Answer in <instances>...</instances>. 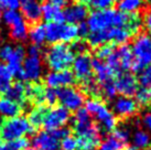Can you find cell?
<instances>
[{
    "label": "cell",
    "instance_id": "d6a6232c",
    "mask_svg": "<svg viewBox=\"0 0 151 150\" xmlns=\"http://www.w3.org/2000/svg\"><path fill=\"white\" fill-rule=\"evenodd\" d=\"M115 1L119 0H81V4H83L84 6H91L96 10H103L110 8Z\"/></svg>",
    "mask_w": 151,
    "mask_h": 150
},
{
    "label": "cell",
    "instance_id": "836d02e7",
    "mask_svg": "<svg viewBox=\"0 0 151 150\" xmlns=\"http://www.w3.org/2000/svg\"><path fill=\"white\" fill-rule=\"evenodd\" d=\"M134 96H136V103H138L139 105L146 106L151 103V89L149 88H140L136 92Z\"/></svg>",
    "mask_w": 151,
    "mask_h": 150
},
{
    "label": "cell",
    "instance_id": "7402d4cb",
    "mask_svg": "<svg viewBox=\"0 0 151 150\" xmlns=\"http://www.w3.org/2000/svg\"><path fill=\"white\" fill-rule=\"evenodd\" d=\"M115 52H116V55L120 64L122 71L131 70V66L134 64V54H132L131 48L127 44H120Z\"/></svg>",
    "mask_w": 151,
    "mask_h": 150
},
{
    "label": "cell",
    "instance_id": "7bdbcfd3",
    "mask_svg": "<svg viewBox=\"0 0 151 150\" xmlns=\"http://www.w3.org/2000/svg\"><path fill=\"white\" fill-rule=\"evenodd\" d=\"M91 120V115L85 108H78L74 115V123H85Z\"/></svg>",
    "mask_w": 151,
    "mask_h": 150
},
{
    "label": "cell",
    "instance_id": "4fadbf2b",
    "mask_svg": "<svg viewBox=\"0 0 151 150\" xmlns=\"http://www.w3.org/2000/svg\"><path fill=\"white\" fill-rule=\"evenodd\" d=\"M22 16L30 23H38L42 18V4L39 0H21L20 4Z\"/></svg>",
    "mask_w": 151,
    "mask_h": 150
},
{
    "label": "cell",
    "instance_id": "3957f363",
    "mask_svg": "<svg viewBox=\"0 0 151 150\" xmlns=\"http://www.w3.org/2000/svg\"><path fill=\"white\" fill-rule=\"evenodd\" d=\"M34 128L30 125L28 118L23 116H16L2 121L0 126V138L6 141L23 138L25 135L31 133Z\"/></svg>",
    "mask_w": 151,
    "mask_h": 150
},
{
    "label": "cell",
    "instance_id": "5bb4252c",
    "mask_svg": "<svg viewBox=\"0 0 151 150\" xmlns=\"http://www.w3.org/2000/svg\"><path fill=\"white\" fill-rule=\"evenodd\" d=\"M115 87L117 93L122 94V96L130 97L134 96L138 91V82L132 74L125 73L118 75L117 79L115 82Z\"/></svg>",
    "mask_w": 151,
    "mask_h": 150
},
{
    "label": "cell",
    "instance_id": "1f68e13d",
    "mask_svg": "<svg viewBox=\"0 0 151 150\" xmlns=\"http://www.w3.org/2000/svg\"><path fill=\"white\" fill-rule=\"evenodd\" d=\"M124 145L125 144H122V141H119L117 138H115L111 135V136H109L107 137L104 140V141H101L99 144V150H124Z\"/></svg>",
    "mask_w": 151,
    "mask_h": 150
},
{
    "label": "cell",
    "instance_id": "ee69618b",
    "mask_svg": "<svg viewBox=\"0 0 151 150\" xmlns=\"http://www.w3.org/2000/svg\"><path fill=\"white\" fill-rule=\"evenodd\" d=\"M13 51V46L9 45V44H4V46H1L0 48V58L2 60V61H8L9 56L11 55Z\"/></svg>",
    "mask_w": 151,
    "mask_h": 150
},
{
    "label": "cell",
    "instance_id": "f35d334b",
    "mask_svg": "<svg viewBox=\"0 0 151 150\" xmlns=\"http://www.w3.org/2000/svg\"><path fill=\"white\" fill-rule=\"evenodd\" d=\"M63 150H75L77 149V142L76 139L72 136H67L64 139H62V142L60 144Z\"/></svg>",
    "mask_w": 151,
    "mask_h": 150
},
{
    "label": "cell",
    "instance_id": "8d00e7d4",
    "mask_svg": "<svg viewBox=\"0 0 151 150\" xmlns=\"http://www.w3.org/2000/svg\"><path fill=\"white\" fill-rule=\"evenodd\" d=\"M139 83L141 84V86L145 88L151 89V64L148 65L140 74L139 77Z\"/></svg>",
    "mask_w": 151,
    "mask_h": 150
},
{
    "label": "cell",
    "instance_id": "7c38bea8",
    "mask_svg": "<svg viewBox=\"0 0 151 150\" xmlns=\"http://www.w3.org/2000/svg\"><path fill=\"white\" fill-rule=\"evenodd\" d=\"M73 74L81 82H86L92 77V58L87 53L78 54L72 63Z\"/></svg>",
    "mask_w": 151,
    "mask_h": 150
},
{
    "label": "cell",
    "instance_id": "5b68a950",
    "mask_svg": "<svg viewBox=\"0 0 151 150\" xmlns=\"http://www.w3.org/2000/svg\"><path fill=\"white\" fill-rule=\"evenodd\" d=\"M45 27V41L49 43H71L78 38L77 27L70 23L49 22Z\"/></svg>",
    "mask_w": 151,
    "mask_h": 150
},
{
    "label": "cell",
    "instance_id": "f5cc1de1",
    "mask_svg": "<svg viewBox=\"0 0 151 150\" xmlns=\"http://www.w3.org/2000/svg\"><path fill=\"white\" fill-rule=\"evenodd\" d=\"M125 150H138V149H137L136 147H134V146H130V147H127Z\"/></svg>",
    "mask_w": 151,
    "mask_h": 150
},
{
    "label": "cell",
    "instance_id": "52a82bcc",
    "mask_svg": "<svg viewBox=\"0 0 151 150\" xmlns=\"http://www.w3.org/2000/svg\"><path fill=\"white\" fill-rule=\"evenodd\" d=\"M4 23L10 28V37L14 41H23L28 37V25L17 10H6L2 16Z\"/></svg>",
    "mask_w": 151,
    "mask_h": 150
},
{
    "label": "cell",
    "instance_id": "83f0119b",
    "mask_svg": "<svg viewBox=\"0 0 151 150\" xmlns=\"http://www.w3.org/2000/svg\"><path fill=\"white\" fill-rule=\"evenodd\" d=\"M143 0H119V11L125 13H134L142 7Z\"/></svg>",
    "mask_w": 151,
    "mask_h": 150
},
{
    "label": "cell",
    "instance_id": "8fae6325",
    "mask_svg": "<svg viewBox=\"0 0 151 150\" xmlns=\"http://www.w3.org/2000/svg\"><path fill=\"white\" fill-rule=\"evenodd\" d=\"M44 82L49 88L58 89V88L71 86L75 82V76L73 74V72L70 70L52 71L46 74Z\"/></svg>",
    "mask_w": 151,
    "mask_h": 150
},
{
    "label": "cell",
    "instance_id": "d4e9b609",
    "mask_svg": "<svg viewBox=\"0 0 151 150\" xmlns=\"http://www.w3.org/2000/svg\"><path fill=\"white\" fill-rule=\"evenodd\" d=\"M33 45L40 46L45 42V27L40 23H35L28 32Z\"/></svg>",
    "mask_w": 151,
    "mask_h": 150
},
{
    "label": "cell",
    "instance_id": "c3c4849f",
    "mask_svg": "<svg viewBox=\"0 0 151 150\" xmlns=\"http://www.w3.org/2000/svg\"><path fill=\"white\" fill-rule=\"evenodd\" d=\"M142 124L146 127V129L149 131V133H151V112H147L142 118Z\"/></svg>",
    "mask_w": 151,
    "mask_h": 150
},
{
    "label": "cell",
    "instance_id": "e575fe53",
    "mask_svg": "<svg viewBox=\"0 0 151 150\" xmlns=\"http://www.w3.org/2000/svg\"><path fill=\"white\" fill-rule=\"evenodd\" d=\"M114 51H115V46L113 44H110V43L103 44V45L98 46L96 52H95L96 58H98V60H106Z\"/></svg>",
    "mask_w": 151,
    "mask_h": 150
},
{
    "label": "cell",
    "instance_id": "2e32d148",
    "mask_svg": "<svg viewBox=\"0 0 151 150\" xmlns=\"http://www.w3.org/2000/svg\"><path fill=\"white\" fill-rule=\"evenodd\" d=\"M88 16V10L86 6L83 4H70L65 11H64V18L70 25H78L84 22V20Z\"/></svg>",
    "mask_w": 151,
    "mask_h": 150
},
{
    "label": "cell",
    "instance_id": "4dcf8cb0",
    "mask_svg": "<svg viewBox=\"0 0 151 150\" xmlns=\"http://www.w3.org/2000/svg\"><path fill=\"white\" fill-rule=\"evenodd\" d=\"M28 139L19 138L16 140H9L4 141V144H0V150H23L28 147Z\"/></svg>",
    "mask_w": 151,
    "mask_h": 150
},
{
    "label": "cell",
    "instance_id": "e0dca14e",
    "mask_svg": "<svg viewBox=\"0 0 151 150\" xmlns=\"http://www.w3.org/2000/svg\"><path fill=\"white\" fill-rule=\"evenodd\" d=\"M114 112L119 117L126 118L132 116L137 112V103L131 97L122 96L115 100L114 103Z\"/></svg>",
    "mask_w": 151,
    "mask_h": 150
},
{
    "label": "cell",
    "instance_id": "4316f807",
    "mask_svg": "<svg viewBox=\"0 0 151 150\" xmlns=\"http://www.w3.org/2000/svg\"><path fill=\"white\" fill-rule=\"evenodd\" d=\"M13 75L6 64H0V94H4L12 84Z\"/></svg>",
    "mask_w": 151,
    "mask_h": 150
},
{
    "label": "cell",
    "instance_id": "9c48e42d",
    "mask_svg": "<svg viewBox=\"0 0 151 150\" xmlns=\"http://www.w3.org/2000/svg\"><path fill=\"white\" fill-rule=\"evenodd\" d=\"M58 100L67 110H77L85 103V96L75 87H62L56 89Z\"/></svg>",
    "mask_w": 151,
    "mask_h": 150
},
{
    "label": "cell",
    "instance_id": "484cf974",
    "mask_svg": "<svg viewBox=\"0 0 151 150\" xmlns=\"http://www.w3.org/2000/svg\"><path fill=\"white\" fill-rule=\"evenodd\" d=\"M46 110H47V108L44 105H38L35 108L32 109L31 112L29 114V118H28L30 125L33 128H38L39 126L42 125L43 118L45 116Z\"/></svg>",
    "mask_w": 151,
    "mask_h": 150
},
{
    "label": "cell",
    "instance_id": "60d3db41",
    "mask_svg": "<svg viewBox=\"0 0 151 150\" xmlns=\"http://www.w3.org/2000/svg\"><path fill=\"white\" fill-rule=\"evenodd\" d=\"M113 136L122 144H126L129 139V131L126 128H115L113 130Z\"/></svg>",
    "mask_w": 151,
    "mask_h": 150
},
{
    "label": "cell",
    "instance_id": "f546056e",
    "mask_svg": "<svg viewBox=\"0 0 151 150\" xmlns=\"http://www.w3.org/2000/svg\"><path fill=\"white\" fill-rule=\"evenodd\" d=\"M77 149L78 150H96L101 144V138L77 137Z\"/></svg>",
    "mask_w": 151,
    "mask_h": 150
},
{
    "label": "cell",
    "instance_id": "ab89813d",
    "mask_svg": "<svg viewBox=\"0 0 151 150\" xmlns=\"http://www.w3.org/2000/svg\"><path fill=\"white\" fill-rule=\"evenodd\" d=\"M21 0H0V8L6 10H17L20 8Z\"/></svg>",
    "mask_w": 151,
    "mask_h": 150
},
{
    "label": "cell",
    "instance_id": "603a6c76",
    "mask_svg": "<svg viewBox=\"0 0 151 150\" xmlns=\"http://www.w3.org/2000/svg\"><path fill=\"white\" fill-rule=\"evenodd\" d=\"M20 112H21V105L7 97L0 98V115L7 118H12L19 116Z\"/></svg>",
    "mask_w": 151,
    "mask_h": 150
},
{
    "label": "cell",
    "instance_id": "7dc6e473",
    "mask_svg": "<svg viewBox=\"0 0 151 150\" xmlns=\"http://www.w3.org/2000/svg\"><path fill=\"white\" fill-rule=\"evenodd\" d=\"M77 33H78V37L85 38L89 34V29L86 23L82 22V23H78V27H77Z\"/></svg>",
    "mask_w": 151,
    "mask_h": 150
},
{
    "label": "cell",
    "instance_id": "44dd1931",
    "mask_svg": "<svg viewBox=\"0 0 151 150\" xmlns=\"http://www.w3.org/2000/svg\"><path fill=\"white\" fill-rule=\"evenodd\" d=\"M74 131L77 137H92L101 138V130L92 120L85 123H75L74 124Z\"/></svg>",
    "mask_w": 151,
    "mask_h": 150
},
{
    "label": "cell",
    "instance_id": "8992f818",
    "mask_svg": "<svg viewBox=\"0 0 151 150\" xmlns=\"http://www.w3.org/2000/svg\"><path fill=\"white\" fill-rule=\"evenodd\" d=\"M85 104V109L87 110V112L89 115H93L98 121H101V127L105 131H113L116 128V117L114 116L113 112L109 110L108 107L101 100L98 98H91L86 100Z\"/></svg>",
    "mask_w": 151,
    "mask_h": 150
},
{
    "label": "cell",
    "instance_id": "f1b7e54d",
    "mask_svg": "<svg viewBox=\"0 0 151 150\" xmlns=\"http://www.w3.org/2000/svg\"><path fill=\"white\" fill-rule=\"evenodd\" d=\"M134 141V147H136L137 149H147L148 147L150 146V136L147 131L145 130H138L136 131L132 138Z\"/></svg>",
    "mask_w": 151,
    "mask_h": 150
},
{
    "label": "cell",
    "instance_id": "bcb514c9",
    "mask_svg": "<svg viewBox=\"0 0 151 150\" xmlns=\"http://www.w3.org/2000/svg\"><path fill=\"white\" fill-rule=\"evenodd\" d=\"M86 49H87V44L84 43L83 41H76L74 44H73V52H77L78 54H82V53H86Z\"/></svg>",
    "mask_w": 151,
    "mask_h": 150
},
{
    "label": "cell",
    "instance_id": "ba28073f",
    "mask_svg": "<svg viewBox=\"0 0 151 150\" xmlns=\"http://www.w3.org/2000/svg\"><path fill=\"white\" fill-rule=\"evenodd\" d=\"M70 112L63 106H55L53 108L47 109L44 118H43L42 125L44 126L46 131L59 129L65 127L70 120Z\"/></svg>",
    "mask_w": 151,
    "mask_h": 150
},
{
    "label": "cell",
    "instance_id": "30bf717a",
    "mask_svg": "<svg viewBox=\"0 0 151 150\" xmlns=\"http://www.w3.org/2000/svg\"><path fill=\"white\" fill-rule=\"evenodd\" d=\"M42 72L43 66L41 55H39V56L28 55V58H24V61L22 63V73L20 79L37 82L41 79Z\"/></svg>",
    "mask_w": 151,
    "mask_h": 150
},
{
    "label": "cell",
    "instance_id": "9a60e30c",
    "mask_svg": "<svg viewBox=\"0 0 151 150\" xmlns=\"http://www.w3.org/2000/svg\"><path fill=\"white\" fill-rule=\"evenodd\" d=\"M35 150H59L60 140L51 131H40L33 138Z\"/></svg>",
    "mask_w": 151,
    "mask_h": 150
},
{
    "label": "cell",
    "instance_id": "f907efd6",
    "mask_svg": "<svg viewBox=\"0 0 151 150\" xmlns=\"http://www.w3.org/2000/svg\"><path fill=\"white\" fill-rule=\"evenodd\" d=\"M28 55H32V56H39V55H41L40 48L37 45H31L28 49Z\"/></svg>",
    "mask_w": 151,
    "mask_h": 150
},
{
    "label": "cell",
    "instance_id": "816d5d0a",
    "mask_svg": "<svg viewBox=\"0 0 151 150\" xmlns=\"http://www.w3.org/2000/svg\"><path fill=\"white\" fill-rule=\"evenodd\" d=\"M50 2H53V4H58V6H63L67 2V0H50Z\"/></svg>",
    "mask_w": 151,
    "mask_h": 150
},
{
    "label": "cell",
    "instance_id": "9f6ffc18",
    "mask_svg": "<svg viewBox=\"0 0 151 150\" xmlns=\"http://www.w3.org/2000/svg\"><path fill=\"white\" fill-rule=\"evenodd\" d=\"M145 150H151V147H148L147 149H145Z\"/></svg>",
    "mask_w": 151,
    "mask_h": 150
},
{
    "label": "cell",
    "instance_id": "74e56055",
    "mask_svg": "<svg viewBox=\"0 0 151 150\" xmlns=\"http://www.w3.org/2000/svg\"><path fill=\"white\" fill-rule=\"evenodd\" d=\"M58 100V93L54 88H46L44 89V104L54 105Z\"/></svg>",
    "mask_w": 151,
    "mask_h": 150
},
{
    "label": "cell",
    "instance_id": "277c9868",
    "mask_svg": "<svg viewBox=\"0 0 151 150\" xmlns=\"http://www.w3.org/2000/svg\"><path fill=\"white\" fill-rule=\"evenodd\" d=\"M134 64L131 70L136 73L143 71L151 64V37L148 34H139L134 39L132 48Z\"/></svg>",
    "mask_w": 151,
    "mask_h": 150
},
{
    "label": "cell",
    "instance_id": "ac0fdd59",
    "mask_svg": "<svg viewBox=\"0 0 151 150\" xmlns=\"http://www.w3.org/2000/svg\"><path fill=\"white\" fill-rule=\"evenodd\" d=\"M25 51L21 45H18L13 48L11 55L9 56L7 61V66L12 73L13 76H17L18 79L21 77L22 73V63L24 61Z\"/></svg>",
    "mask_w": 151,
    "mask_h": 150
},
{
    "label": "cell",
    "instance_id": "6da1fadb",
    "mask_svg": "<svg viewBox=\"0 0 151 150\" xmlns=\"http://www.w3.org/2000/svg\"><path fill=\"white\" fill-rule=\"evenodd\" d=\"M86 25L89 32H99L110 28H125L132 34L140 29L141 21L137 14L125 13L108 8L91 12L89 16H87Z\"/></svg>",
    "mask_w": 151,
    "mask_h": 150
},
{
    "label": "cell",
    "instance_id": "11a10c76",
    "mask_svg": "<svg viewBox=\"0 0 151 150\" xmlns=\"http://www.w3.org/2000/svg\"><path fill=\"white\" fill-rule=\"evenodd\" d=\"M1 18H2V16H1V11H0V22H1Z\"/></svg>",
    "mask_w": 151,
    "mask_h": 150
},
{
    "label": "cell",
    "instance_id": "cb8c5ba5",
    "mask_svg": "<svg viewBox=\"0 0 151 150\" xmlns=\"http://www.w3.org/2000/svg\"><path fill=\"white\" fill-rule=\"evenodd\" d=\"M7 98L18 103L19 105H22L25 102V88L24 85L20 82H17L14 84H11V86L8 88V91L4 93Z\"/></svg>",
    "mask_w": 151,
    "mask_h": 150
},
{
    "label": "cell",
    "instance_id": "681fc988",
    "mask_svg": "<svg viewBox=\"0 0 151 150\" xmlns=\"http://www.w3.org/2000/svg\"><path fill=\"white\" fill-rule=\"evenodd\" d=\"M143 23H145V27H146L147 31L151 35V10H149V11L146 13L145 19H143Z\"/></svg>",
    "mask_w": 151,
    "mask_h": 150
},
{
    "label": "cell",
    "instance_id": "d590c367",
    "mask_svg": "<svg viewBox=\"0 0 151 150\" xmlns=\"http://www.w3.org/2000/svg\"><path fill=\"white\" fill-rule=\"evenodd\" d=\"M101 93H103L104 97L107 98V100H113V98L116 97L117 91H116L115 83H114L113 81L101 84Z\"/></svg>",
    "mask_w": 151,
    "mask_h": 150
},
{
    "label": "cell",
    "instance_id": "b9f144b4",
    "mask_svg": "<svg viewBox=\"0 0 151 150\" xmlns=\"http://www.w3.org/2000/svg\"><path fill=\"white\" fill-rule=\"evenodd\" d=\"M83 87L86 92L89 93L93 96H96L97 94H99V87L92 79L86 81V82H83Z\"/></svg>",
    "mask_w": 151,
    "mask_h": 150
},
{
    "label": "cell",
    "instance_id": "f6af8a7d",
    "mask_svg": "<svg viewBox=\"0 0 151 150\" xmlns=\"http://www.w3.org/2000/svg\"><path fill=\"white\" fill-rule=\"evenodd\" d=\"M51 133H53L59 140H62V139H64L65 137L70 136V133H71V131H70V129L66 128V127H62V128H59V129L52 130Z\"/></svg>",
    "mask_w": 151,
    "mask_h": 150
},
{
    "label": "cell",
    "instance_id": "db71d44e",
    "mask_svg": "<svg viewBox=\"0 0 151 150\" xmlns=\"http://www.w3.org/2000/svg\"><path fill=\"white\" fill-rule=\"evenodd\" d=\"M23 150H35L34 148H24Z\"/></svg>",
    "mask_w": 151,
    "mask_h": 150
},
{
    "label": "cell",
    "instance_id": "7a4b0ae2",
    "mask_svg": "<svg viewBox=\"0 0 151 150\" xmlns=\"http://www.w3.org/2000/svg\"><path fill=\"white\" fill-rule=\"evenodd\" d=\"M74 58L75 56L72 48L65 43H55L45 54L46 64L52 71L68 70V67L72 66Z\"/></svg>",
    "mask_w": 151,
    "mask_h": 150
},
{
    "label": "cell",
    "instance_id": "d6986e66",
    "mask_svg": "<svg viewBox=\"0 0 151 150\" xmlns=\"http://www.w3.org/2000/svg\"><path fill=\"white\" fill-rule=\"evenodd\" d=\"M92 70L95 73L98 83L101 84L110 82V81H113L114 76H116L111 71V69L107 65V63L103 62L101 60H98V58L92 60Z\"/></svg>",
    "mask_w": 151,
    "mask_h": 150
},
{
    "label": "cell",
    "instance_id": "ffe728a7",
    "mask_svg": "<svg viewBox=\"0 0 151 150\" xmlns=\"http://www.w3.org/2000/svg\"><path fill=\"white\" fill-rule=\"evenodd\" d=\"M42 18L47 22L63 23L65 21L64 11L60 6L53 2H45L42 4Z\"/></svg>",
    "mask_w": 151,
    "mask_h": 150
}]
</instances>
